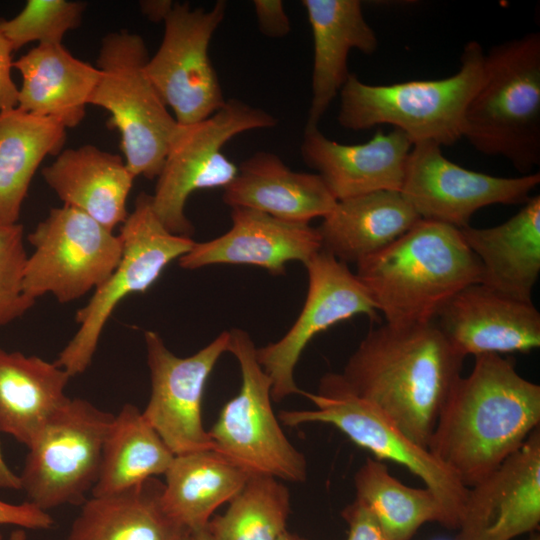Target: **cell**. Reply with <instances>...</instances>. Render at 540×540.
I'll return each mask as SVG.
<instances>
[{
  "instance_id": "2",
  "label": "cell",
  "mask_w": 540,
  "mask_h": 540,
  "mask_svg": "<svg viewBox=\"0 0 540 540\" xmlns=\"http://www.w3.org/2000/svg\"><path fill=\"white\" fill-rule=\"evenodd\" d=\"M540 424V386L522 377L512 359L475 357L456 381L428 450L466 486H473L517 451Z\"/></svg>"
},
{
  "instance_id": "35",
  "label": "cell",
  "mask_w": 540,
  "mask_h": 540,
  "mask_svg": "<svg viewBox=\"0 0 540 540\" xmlns=\"http://www.w3.org/2000/svg\"><path fill=\"white\" fill-rule=\"evenodd\" d=\"M19 223H0V327L22 317L35 303L23 290L27 260Z\"/></svg>"
},
{
  "instance_id": "33",
  "label": "cell",
  "mask_w": 540,
  "mask_h": 540,
  "mask_svg": "<svg viewBox=\"0 0 540 540\" xmlns=\"http://www.w3.org/2000/svg\"><path fill=\"white\" fill-rule=\"evenodd\" d=\"M290 492L267 475H250L224 514L207 525L211 540H277L286 531Z\"/></svg>"
},
{
  "instance_id": "4",
  "label": "cell",
  "mask_w": 540,
  "mask_h": 540,
  "mask_svg": "<svg viewBox=\"0 0 540 540\" xmlns=\"http://www.w3.org/2000/svg\"><path fill=\"white\" fill-rule=\"evenodd\" d=\"M462 138L480 153L508 160L523 175L540 164V34L496 44L470 99Z\"/></svg>"
},
{
  "instance_id": "15",
  "label": "cell",
  "mask_w": 540,
  "mask_h": 540,
  "mask_svg": "<svg viewBox=\"0 0 540 540\" xmlns=\"http://www.w3.org/2000/svg\"><path fill=\"white\" fill-rule=\"evenodd\" d=\"M304 265L308 289L297 319L283 337L256 350L259 364L271 379L272 400L276 402L301 394L295 367L316 335L356 315L378 320L375 304L348 264L321 249Z\"/></svg>"
},
{
  "instance_id": "6",
  "label": "cell",
  "mask_w": 540,
  "mask_h": 540,
  "mask_svg": "<svg viewBox=\"0 0 540 540\" xmlns=\"http://www.w3.org/2000/svg\"><path fill=\"white\" fill-rule=\"evenodd\" d=\"M143 38L127 30L105 35L97 57L100 79L89 105L105 109L106 124L120 134L123 158L132 174L156 179L178 123L146 72Z\"/></svg>"
},
{
  "instance_id": "32",
  "label": "cell",
  "mask_w": 540,
  "mask_h": 540,
  "mask_svg": "<svg viewBox=\"0 0 540 540\" xmlns=\"http://www.w3.org/2000/svg\"><path fill=\"white\" fill-rule=\"evenodd\" d=\"M356 499L376 517L385 540H410L427 522L444 525V511L427 487H409L389 473L386 464L366 458L354 475Z\"/></svg>"
},
{
  "instance_id": "16",
  "label": "cell",
  "mask_w": 540,
  "mask_h": 540,
  "mask_svg": "<svg viewBox=\"0 0 540 540\" xmlns=\"http://www.w3.org/2000/svg\"><path fill=\"white\" fill-rule=\"evenodd\" d=\"M151 394L142 414L174 455L212 449L202 421L207 380L227 352L229 331L191 356L179 357L154 331L144 333Z\"/></svg>"
},
{
  "instance_id": "25",
  "label": "cell",
  "mask_w": 540,
  "mask_h": 540,
  "mask_svg": "<svg viewBox=\"0 0 540 540\" xmlns=\"http://www.w3.org/2000/svg\"><path fill=\"white\" fill-rule=\"evenodd\" d=\"M22 77L18 106L52 118L66 129L78 126L100 79L96 66L73 56L62 43L40 44L13 62Z\"/></svg>"
},
{
  "instance_id": "3",
  "label": "cell",
  "mask_w": 540,
  "mask_h": 540,
  "mask_svg": "<svg viewBox=\"0 0 540 540\" xmlns=\"http://www.w3.org/2000/svg\"><path fill=\"white\" fill-rule=\"evenodd\" d=\"M356 267L378 312L393 326L434 322L456 293L481 283L482 274L460 229L428 220Z\"/></svg>"
},
{
  "instance_id": "11",
  "label": "cell",
  "mask_w": 540,
  "mask_h": 540,
  "mask_svg": "<svg viewBox=\"0 0 540 540\" xmlns=\"http://www.w3.org/2000/svg\"><path fill=\"white\" fill-rule=\"evenodd\" d=\"M113 419L85 399H70L28 447L19 477L29 502L44 511L83 504L98 479Z\"/></svg>"
},
{
  "instance_id": "5",
  "label": "cell",
  "mask_w": 540,
  "mask_h": 540,
  "mask_svg": "<svg viewBox=\"0 0 540 540\" xmlns=\"http://www.w3.org/2000/svg\"><path fill=\"white\" fill-rule=\"evenodd\" d=\"M484 54L479 42H467L458 71L434 80L372 85L350 73L339 93L338 122L354 131L392 125L413 145H453L462 139L467 105L482 80Z\"/></svg>"
},
{
  "instance_id": "17",
  "label": "cell",
  "mask_w": 540,
  "mask_h": 540,
  "mask_svg": "<svg viewBox=\"0 0 540 540\" xmlns=\"http://www.w3.org/2000/svg\"><path fill=\"white\" fill-rule=\"evenodd\" d=\"M455 540H511L540 523V428L471 486Z\"/></svg>"
},
{
  "instance_id": "39",
  "label": "cell",
  "mask_w": 540,
  "mask_h": 540,
  "mask_svg": "<svg viewBox=\"0 0 540 540\" xmlns=\"http://www.w3.org/2000/svg\"><path fill=\"white\" fill-rule=\"evenodd\" d=\"M141 12L153 22H164L174 2L170 0H144L139 2Z\"/></svg>"
},
{
  "instance_id": "12",
  "label": "cell",
  "mask_w": 540,
  "mask_h": 540,
  "mask_svg": "<svg viewBox=\"0 0 540 540\" xmlns=\"http://www.w3.org/2000/svg\"><path fill=\"white\" fill-rule=\"evenodd\" d=\"M23 290L36 301L52 294L60 303L99 287L122 255V242L95 219L73 207L52 208L28 235Z\"/></svg>"
},
{
  "instance_id": "44",
  "label": "cell",
  "mask_w": 540,
  "mask_h": 540,
  "mask_svg": "<svg viewBox=\"0 0 540 540\" xmlns=\"http://www.w3.org/2000/svg\"><path fill=\"white\" fill-rule=\"evenodd\" d=\"M527 540H540V537L538 534L532 533L531 536Z\"/></svg>"
},
{
  "instance_id": "27",
  "label": "cell",
  "mask_w": 540,
  "mask_h": 540,
  "mask_svg": "<svg viewBox=\"0 0 540 540\" xmlns=\"http://www.w3.org/2000/svg\"><path fill=\"white\" fill-rule=\"evenodd\" d=\"M70 375L54 362L0 348V432L27 446L70 400Z\"/></svg>"
},
{
  "instance_id": "34",
  "label": "cell",
  "mask_w": 540,
  "mask_h": 540,
  "mask_svg": "<svg viewBox=\"0 0 540 540\" xmlns=\"http://www.w3.org/2000/svg\"><path fill=\"white\" fill-rule=\"evenodd\" d=\"M86 3L70 0H28L10 19L0 18V34L16 51L26 44L62 43L82 22Z\"/></svg>"
},
{
  "instance_id": "36",
  "label": "cell",
  "mask_w": 540,
  "mask_h": 540,
  "mask_svg": "<svg viewBox=\"0 0 540 540\" xmlns=\"http://www.w3.org/2000/svg\"><path fill=\"white\" fill-rule=\"evenodd\" d=\"M349 531L347 540H385L382 529L372 511L356 499L342 510Z\"/></svg>"
},
{
  "instance_id": "19",
  "label": "cell",
  "mask_w": 540,
  "mask_h": 540,
  "mask_svg": "<svg viewBox=\"0 0 540 540\" xmlns=\"http://www.w3.org/2000/svg\"><path fill=\"white\" fill-rule=\"evenodd\" d=\"M232 225L224 234L194 243L178 259L187 270L215 264L254 265L272 275L285 274L293 261L305 264L322 249L317 228L310 223L282 220L266 213L236 207L231 211Z\"/></svg>"
},
{
  "instance_id": "41",
  "label": "cell",
  "mask_w": 540,
  "mask_h": 540,
  "mask_svg": "<svg viewBox=\"0 0 540 540\" xmlns=\"http://www.w3.org/2000/svg\"><path fill=\"white\" fill-rule=\"evenodd\" d=\"M182 540H211L207 528L200 530H187Z\"/></svg>"
},
{
  "instance_id": "30",
  "label": "cell",
  "mask_w": 540,
  "mask_h": 540,
  "mask_svg": "<svg viewBox=\"0 0 540 540\" xmlns=\"http://www.w3.org/2000/svg\"><path fill=\"white\" fill-rule=\"evenodd\" d=\"M58 121L19 108L0 112V223H18L32 178L47 156L66 142Z\"/></svg>"
},
{
  "instance_id": "8",
  "label": "cell",
  "mask_w": 540,
  "mask_h": 540,
  "mask_svg": "<svg viewBox=\"0 0 540 540\" xmlns=\"http://www.w3.org/2000/svg\"><path fill=\"white\" fill-rule=\"evenodd\" d=\"M256 350L248 332L229 330L227 352L239 364L241 387L208 431L212 449L249 475L303 482L306 459L289 441L273 411L272 382L259 364Z\"/></svg>"
},
{
  "instance_id": "26",
  "label": "cell",
  "mask_w": 540,
  "mask_h": 540,
  "mask_svg": "<svg viewBox=\"0 0 540 540\" xmlns=\"http://www.w3.org/2000/svg\"><path fill=\"white\" fill-rule=\"evenodd\" d=\"M322 219V249L346 264L384 249L422 220L401 191L391 190L338 200Z\"/></svg>"
},
{
  "instance_id": "18",
  "label": "cell",
  "mask_w": 540,
  "mask_h": 540,
  "mask_svg": "<svg viewBox=\"0 0 540 540\" xmlns=\"http://www.w3.org/2000/svg\"><path fill=\"white\" fill-rule=\"evenodd\" d=\"M434 323L463 357L528 353L540 346V313L533 303L510 298L482 283L456 293Z\"/></svg>"
},
{
  "instance_id": "38",
  "label": "cell",
  "mask_w": 540,
  "mask_h": 540,
  "mask_svg": "<svg viewBox=\"0 0 540 540\" xmlns=\"http://www.w3.org/2000/svg\"><path fill=\"white\" fill-rule=\"evenodd\" d=\"M14 50L10 43L0 34V112L18 106L19 88L12 79Z\"/></svg>"
},
{
  "instance_id": "28",
  "label": "cell",
  "mask_w": 540,
  "mask_h": 540,
  "mask_svg": "<svg viewBox=\"0 0 540 540\" xmlns=\"http://www.w3.org/2000/svg\"><path fill=\"white\" fill-rule=\"evenodd\" d=\"M164 482L151 477L124 491L87 499L67 540H182L187 531L165 510Z\"/></svg>"
},
{
  "instance_id": "31",
  "label": "cell",
  "mask_w": 540,
  "mask_h": 540,
  "mask_svg": "<svg viewBox=\"0 0 540 540\" xmlns=\"http://www.w3.org/2000/svg\"><path fill=\"white\" fill-rule=\"evenodd\" d=\"M174 454L133 404H125L103 444L93 497L124 491L151 477L164 475Z\"/></svg>"
},
{
  "instance_id": "1",
  "label": "cell",
  "mask_w": 540,
  "mask_h": 540,
  "mask_svg": "<svg viewBox=\"0 0 540 540\" xmlns=\"http://www.w3.org/2000/svg\"><path fill=\"white\" fill-rule=\"evenodd\" d=\"M464 358L434 322L386 323L362 339L339 374L353 394L428 449Z\"/></svg>"
},
{
  "instance_id": "22",
  "label": "cell",
  "mask_w": 540,
  "mask_h": 540,
  "mask_svg": "<svg viewBox=\"0 0 540 540\" xmlns=\"http://www.w3.org/2000/svg\"><path fill=\"white\" fill-rule=\"evenodd\" d=\"M313 36L312 98L306 126H318L348 76L351 50L370 55L378 47L375 31L358 0H303Z\"/></svg>"
},
{
  "instance_id": "40",
  "label": "cell",
  "mask_w": 540,
  "mask_h": 540,
  "mask_svg": "<svg viewBox=\"0 0 540 540\" xmlns=\"http://www.w3.org/2000/svg\"><path fill=\"white\" fill-rule=\"evenodd\" d=\"M0 488L21 489L20 477L16 475L6 464L3 453L0 448Z\"/></svg>"
},
{
  "instance_id": "29",
  "label": "cell",
  "mask_w": 540,
  "mask_h": 540,
  "mask_svg": "<svg viewBox=\"0 0 540 540\" xmlns=\"http://www.w3.org/2000/svg\"><path fill=\"white\" fill-rule=\"evenodd\" d=\"M164 476L166 512L186 530H200L218 507L239 493L250 475L207 449L175 455Z\"/></svg>"
},
{
  "instance_id": "43",
  "label": "cell",
  "mask_w": 540,
  "mask_h": 540,
  "mask_svg": "<svg viewBox=\"0 0 540 540\" xmlns=\"http://www.w3.org/2000/svg\"><path fill=\"white\" fill-rule=\"evenodd\" d=\"M9 540H26L25 531L22 529L14 530L11 533Z\"/></svg>"
},
{
  "instance_id": "21",
  "label": "cell",
  "mask_w": 540,
  "mask_h": 540,
  "mask_svg": "<svg viewBox=\"0 0 540 540\" xmlns=\"http://www.w3.org/2000/svg\"><path fill=\"white\" fill-rule=\"evenodd\" d=\"M222 200L231 208L253 209L301 223L325 217L337 203L320 175L293 171L278 155L264 151L238 166Z\"/></svg>"
},
{
  "instance_id": "23",
  "label": "cell",
  "mask_w": 540,
  "mask_h": 540,
  "mask_svg": "<svg viewBox=\"0 0 540 540\" xmlns=\"http://www.w3.org/2000/svg\"><path fill=\"white\" fill-rule=\"evenodd\" d=\"M63 205L89 215L110 231L128 217L127 200L136 178L124 158L94 145L62 150L42 169Z\"/></svg>"
},
{
  "instance_id": "14",
  "label": "cell",
  "mask_w": 540,
  "mask_h": 540,
  "mask_svg": "<svg viewBox=\"0 0 540 540\" xmlns=\"http://www.w3.org/2000/svg\"><path fill=\"white\" fill-rule=\"evenodd\" d=\"M441 148L423 142L413 145L409 154L400 191L422 220L462 229L483 207L523 205L540 183L539 172L507 178L463 168Z\"/></svg>"
},
{
  "instance_id": "7",
  "label": "cell",
  "mask_w": 540,
  "mask_h": 540,
  "mask_svg": "<svg viewBox=\"0 0 540 540\" xmlns=\"http://www.w3.org/2000/svg\"><path fill=\"white\" fill-rule=\"evenodd\" d=\"M301 395L315 408L281 411L279 419L283 424L333 425L378 460L387 459L405 466L436 495L444 511L443 526L458 528L469 488L428 449L413 442L379 410L353 394L339 373L325 374L316 393L302 390Z\"/></svg>"
},
{
  "instance_id": "9",
  "label": "cell",
  "mask_w": 540,
  "mask_h": 540,
  "mask_svg": "<svg viewBox=\"0 0 540 540\" xmlns=\"http://www.w3.org/2000/svg\"><path fill=\"white\" fill-rule=\"evenodd\" d=\"M276 124L273 115L239 99L226 100L206 119L178 124L151 195L153 211L164 227L191 237L194 227L185 215L189 196L197 190L224 189L238 174L223 146L238 134Z\"/></svg>"
},
{
  "instance_id": "13",
  "label": "cell",
  "mask_w": 540,
  "mask_h": 540,
  "mask_svg": "<svg viewBox=\"0 0 540 540\" xmlns=\"http://www.w3.org/2000/svg\"><path fill=\"white\" fill-rule=\"evenodd\" d=\"M226 6L223 0L209 10L174 3L161 44L147 61V75L178 124L206 119L226 103L208 53Z\"/></svg>"
},
{
  "instance_id": "24",
  "label": "cell",
  "mask_w": 540,
  "mask_h": 540,
  "mask_svg": "<svg viewBox=\"0 0 540 540\" xmlns=\"http://www.w3.org/2000/svg\"><path fill=\"white\" fill-rule=\"evenodd\" d=\"M461 235L478 258L481 283L510 298L532 302L540 273V196L525 202L505 222L488 228L471 226Z\"/></svg>"
},
{
  "instance_id": "10",
  "label": "cell",
  "mask_w": 540,
  "mask_h": 540,
  "mask_svg": "<svg viewBox=\"0 0 540 540\" xmlns=\"http://www.w3.org/2000/svg\"><path fill=\"white\" fill-rule=\"evenodd\" d=\"M121 258L109 277L79 309V327L54 363L70 377L91 364L103 328L119 302L130 294L146 292L175 259L193 247L191 237L168 231L155 215L151 195L140 193L134 209L120 227Z\"/></svg>"
},
{
  "instance_id": "42",
  "label": "cell",
  "mask_w": 540,
  "mask_h": 540,
  "mask_svg": "<svg viewBox=\"0 0 540 540\" xmlns=\"http://www.w3.org/2000/svg\"><path fill=\"white\" fill-rule=\"evenodd\" d=\"M277 540H306V539L298 536L297 534L290 533L286 530L278 537Z\"/></svg>"
},
{
  "instance_id": "20",
  "label": "cell",
  "mask_w": 540,
  "mask_h": 540,
  "mask_svg": "<svg viewBox=\"0 0 540 540\" xmlns=\"http://www.w3.org/2000/svg\"><path fill=\"white\" fill-rule=\"evenodd\" d=\"M412 147L396 128L388 133L378 130L365 143L347 145L327 138L318 126H306L301 156L338 201L375 191H400Z\"/></svg>"
},
{
  "instance_id": "37",
  "label": "cell",
  "mask_w": 540,
  "mask_h": 540,
  "mask_svg": "<svg viewBox=\"0 0 540 540\" xmlns=\"http://www.w3.org/2000/svg\"><path fill=\"white\" fill-rule=\"evenodd\" d=\"M260 31L270 38H282L291 29L289 17L281 0H255L253 2Z\"/></svg>"
}]
</instances>
